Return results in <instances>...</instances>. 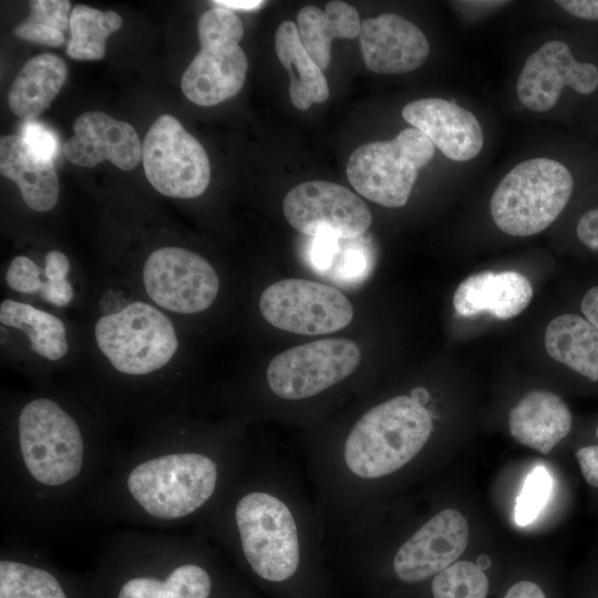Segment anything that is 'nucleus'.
Here are the masks:
<instances>
[{"mask_svg": "<svg viewBox=\"0 0 598 598\" xmlns=\"http://www.w3.org/2000/svg\"><path fill=\"white\" fill-rule=\"evenodd\" d=\"M112 458L58 400L33 398L19 410L1 452L2 513L33 530L56 526L82 504Z\"/></svg>", "mask_w": 598, "mask_h": 598, "instance_id": "1", "label": "nucleus"}, {"mask_svg": "<svg viewBox=\"0 0 598 598\" xmlns=\"http://www.w3.org/2000/svg\"><path fill=\"white\" fill-rule=\"evenodd\" d=\"M220 468L210 454L174 436L113 457L82 504L109 520L171 528L210 503Z\"/></svg>", "mask_w": 598, "mask_h": 598, "instance_id": "2", "label": "nucleus"}, {"mask_svg": "<svg viewBox=\"0 0 598 598\" xmlns=\"http://www.w3.org/2000/svg\"><path fill=\"white\" fill-rule=\"evenodd\" d=\"M184 539L126 530L105 545L95 598H210L213 578Z\"/></svg>", "mask_w": 598, "mask_h": 598, "instance_id": "3", "label": "nucleus"}, {"mask_svg": "<svg viewBox=\"0 0 598 598\" xmlns=\"http://www.w3.org/2000/svg\"><path fill=\"white\" fill-rule=\"evenodd\" d=\"M432 431L424 405L408 395L392 398L355 423L344 444L346 464L362 478L389 475L415 457Z\"/></svg>", "mask_w": 598, "mask_h": 598, "instance_id": "4", "label": "nucleus"}, {"mask_svg": "<svg viewBox=\"0 0 598 598\" xmlns=\"http://www.w3.org/2000/svg\"><path fill=\"white\" fill-rule=\"evenodd\" d=\"M574 181L561 163L536 157L517 164L495 188L491 215L511 236L536 235L550 226L566 207Z\"/></svg>", "mask_w": 598, "mask_h": 598, "instance_id": "5", "label": "nucleus"}, {"mask_svg": "<svg viewBox=\"0 0 598 598\" xmlns=\"http://www.w3.org/2000/svg\"><path fill=\"white\" fill-rule=\"evenodd\" d=\"M200 50L185 70L181 86L194 104L213 106L244 86L248 59L239 45L244 24L231 10L214 7L197 23Z\"/></svg>", "mask_w": 598, "mask_h": 598, "instance_id": "6", "label": "nucleus"}, {"mask_svg": "<svg viewBox=\"0 0 598 598\" xmlns=\"http://www.w3.org/2000/svg\"><path fill=\"white\" fill-rule=\"evenodd\" d=\"M435 146L416 128H405L391 141L355 148L347 163V176L363 197L389 208L406 204L419 171L434 156Z\"/></svg>", "mask_w": 598, "mask_h": 598, "instance_id": "7", "label": "nucleus"}, {"mask_svg": "<svg viewBox=\"0 0 598 598\" xmlns=\"http://www.w3.org/2000/svg\"><path fill=\"white\" fill-rule=\"evenodd\" d=\"M233 516L241 553L256 575L277 582L296 573L298 533L286 504L265 492H248L236 501Z\"/></svg>", "mask_w": 598, "mask_h": 598, "instance_id": "8", "label": "nucleus"}, {"mask_svg": "<svg viewBox=\"0 0 598 598\" xmlns=\"http://www.w3.org/2000/svg\"><path fill=\"white\" fill-rule=\"evenodd\" d=\"M99 349L120 373L151 374L174 357L178 340L169 318L155 307L134 301L101 317L94 328Z\"/></svg>", "mask_w": 598, "mask_h": 598, "instance_id": "9", "label": "nucleus"}, {"mask_svg": "<svg viewBox=\"0 0 598 598\" xmlns=\"http://www.w3.org/2000/svg\"><path fill=\"white\" fill-rule=\"evenodd\" d=\"M142 161L146 178L165 196L195 198L209 185L210 165L205 148L169 114L157 117L147 131Z\"/></svg>", "mask_w": 598, "mask_h": 598, "instance_id": "10", "label": "nucleus"}, {"mask_svg": "<svg viewBox=\"0 0 598 598\" xmlns=\"http://www.w3.org/2000/svg\"><path fill=\"white\" fill-rule=\"evenodd\" d=\"M259 308L271 326L299 334H324L347 327L353 318L348 298L312 280L285 279L267 287Z\"/></svg>", "mask_w": 598, "mask_h": 598, "instance_id": "11", "label": "nucleus"}, {"mask_svg": "<svg viewBox=\"0 0 598 598\" xmlns=\"http://www.w3.org/2000/svg\"><path fill=\"white\" fill-rule=\"evenodd\" d=\"M360 359V349L351 340H318L276 355L268 365L267 382L282 399L310 398L350 375Z\"/></svg>", "mask_w": 598, "mask_h": 598, "instance_id": "12", "label": "nucleus"}, {"mask_svg": "<svg viewBox=\"0 0 598 598\" xmlns=\"http://www.w3.org/2000/svg\"><path fill=\"white\" fill-rule=\"evenodd\" d=\"M143 283L157 306L183 315L208 309L219 289L213 266L200 255L181 247L153 251L143 267Z\"/></svg>", "mask_w": 598, "mask_h": 598, "instance_id": "13", "label": "nucleus"}, {"mask_svg": "<svg viewBox=\"0 0 598 598\" xmlns=\"http://www.w3.org/2000/svg\"><path fill=\"white\" fill-rule=\"evenodd\" d=\"M287 221L299 233L338 239L360 238L372 223L367 204L347 187L326 181L303 182L283 198Z\"/></svg>", "mask_w": 598, "mask_h": 598, "instance_id": "14", "label": "nucleus"}, {"mask_svg": "<svg viewBox=\"0 0 598 598\" xmlns=\"http://www.w3.org/2000/svg\"><path fill=\"white\" fill-rule=\"evenodd\" d=\"M565 86L580 94L595 92L598 87V68L578 62L564 41L550 40L527 58L517 80L516 92L525 107L546 112L555 106Z\"/></svg>", "mask_w": 598, "mask_h": 598, "instance_id": "15", "label": "nucleus"}, {"mask_svg": "<svg viewBox=\"0 0 598 598\" xmlns=\"http://www.w3.org/2000/svg\"><path fill=\"white\" fill-rule=\"evenodd\" d=\"M466 518L447 508L423 524L396 551L393 568L399 579L417 582L456 563L467 547Z\"/></svg>", "mask_w": 598, "mask_h": 598, "instance_id": "16", "label": "nucleus"}, {"mask_svg": "<svg viewBox=\"0 0 598 598\" xmlns=\"http://www.w3.org/2000/svg\"><path fill=\"white\" fill-rule=\"evenodd\" d=\"M73 136L63 145V155L76 166L94 167L109 161L123 171L142 159V144L135 128L100 111L81 114L73 124Z\"/></svg>", "mask_w": 598, "mask_h": 598, "instance_id": "17", "label": "nucleus"}, {"mask_svg": "<svg viewBox=\"0 0 598 598\" xmlns=\"http://www.w3.org/2000/svg\"><path fill=\"white\" fill-rule=\"evenodd\" d=\"M360 45L367 68L379 74H403L420 68L430 53L424 33L395 13L361 23Z\"/></svg>", "mask_w": 598, "mask_h": 598, "instance_id": "18", "label": "nucleus"}, {"mask_svg": "<svg viewBox=\"0 0 598 598\" xmlns=\"http://www.w3.org/2000/svg\"><path fill=\"white\" fill-rule=\"evenodd\" d=\"M402 116L453 161H470L483 148L478 120L454 102L436 97L416 100L402 109Z\"/></svg>", "mask_w": 598, "mask_h": 598, "instance_id": "19", "label": "nucleus"}, {"mask_svg": "<svg viewBox=\"0 0 598 598\" xmlns=\"http://www.w3.org/2000/svg\"><path fill=\"white\" fill-rule=\"evenodd\" d=\"M0 598H95L29 547L4 545L0 554Z\"/></svg>", "mask_w": 598, "mask_h": 598, "instance_id": "20", "label": "nucleus"}, {"mask_svg": "<svg viewBox=\"0 0 598 598\" xmlns=\"http://www.w3.org/2000/svg\"><path fill=\"white\" fill-rule=\"evenodd\" d=\"M532 297V285L524 275L516 271H482L458 285L453 306L462 317L488 312L506 320L523 312Z\"/></svg>", "mask_w": 598, "mask_h": 598, "instance_id": "21", "label": "nucleus"}, {"mask_svg": "<svg viewBox=\"0 0 598 598\" xmlns=\"http://www.w3.org/2000/svg\"><path fill=\"white\" fill-rule=\"evenodd\" d=\"M508 426L518 443L548 454L570 433L573 414L559 395L534 390L511 410Z\"/></svg>", "mask_w": 598, "mask_h": 598, "instance_id": "22", "label": "nucleus"}, {"mask_svg": "<svg viewBox=\"0 0 598 598\" xmlns=\"http://www.w3.org/2000/svg\"><path fill=\"white\" fill-rule=\"evenodd\" d=\"M0 172L18 185L30 209L43 213L56 205L59 179L53 161L37 155L21 136L1 137Z\"/></svg>", "mask_w": 598, "mask_h": 598, "instance_id": "23", "label": "nucleus"}, {"mask_svg": "<svg viewBox=\"0 0 598 598\" xmlns=\"http://www.w3.org/2000/svg\"><path fill=\"white\" fill-rule=\"evenodd\" d=\"M66 75L65 62L55 54L44 53L30 59L10 87V110L23 122L35 120L59 94Z\"/></svg>", "mask_w": 598, "mask_h": 598, "instance_id": "24", "label": "nucleus"}, {"mask_svg": "<svg viewBox=\"0 0 598 598\" xmlns=\"http://www.w3.org/2000/svg\"><path fill=\"white\" fill-rule=\"evenodd\" d=\"M361 23L357 9L339 0L329 1L324 10L316 6L303 7L297 14L300 40L322 71L330 64L332 40L358 37Z\"/></svg>", "mask_w": 598, "mask_h": 598, "instance_id": "25", "label": "nucleus"}, {"mask_svg": "<svg viewBox=\"0 0 598 598\" xmlns=\"http://www.w3.org/2000/svg\"><path fill=\"white\" fill-rule=\"evenodd\" d=\"M275 49L279 61L289 73V97L295 107L306 111L313 103L328 100V81L306 51L295 22L283 21L278 25Z\"/></svg>", "mask_w": 598, "mask_h": 598, "instance_id": "26", "label": "nucleus"}, {"mask_svg": "<svg viewBox=\"0 0 598 598\" xmlns=\"http://www.w3.org/2000/svg\"><path fill=\"white\" fill-rule=\"evenodd\" d=\"M545 348L557 362L598 381V330L586 318L569 313L554 318L545 331Z\"/></svg>", "mask_w": 598, "mask_h": 598, "instance_id": "27", "label": "nucleus"}, {"mask_svg": "<svg viewBox=\"0 0 598 598\" xmlns=\"http://www.w3.org/2000/svg\"><path fill=\"white\" fill-rule=\"evenodd\" d=\"M0 322L23 331L32 351L47 360H60L69 350L64 323L31 305L3 300L0 305Z\"/></svg>", "mask_w": 598, "mask_h": 598, "instance_id": "28", "label": "nucleus"}, {"mask_svg": "<svg viewBox=\"0 0 598 598\" xmlns=\"http://www.w3.org/2000/svg\"><path fill=\"white\" fill-rule=\"evenodd\" d=\"M121 27L122 18L115 11L78 4L70 14L71 38L65 52L74 60H100L105 53L106 38Z\"/></svg>", "mask_w": 598, "mask_h": 598, "instance_id": "29", "label": "nucleus"}, {"mask_svg": "<svg viewBox=\"0 0 598 598\" xmlns=\"http://www.w3.org/2000/svg\"><path fill=\"white\" fill-rule=\"evenodd\" d=\"M431 588L433 598H486L488 579L478 565L460 560L437 574Z\"/></svg>", "mask_w": 598, "mask_h": 598, "instance_id": "30", "label": "nucleus"}, {"mask_svg": "<svg viewBox=\"0 0 598 598\" xmlns=\"http://www.w3.org/2000/svg\"><path fill=\"white\" fill-rule=\"evenodd\" d=\"M551 485V477L543 466L528 474L516 498L514 517L517 525L525 526L537 517L548 501Z\"/></svg>", "mask_w": 598, "mask_h": 598, "instance_id": "31", "label": "nucleus"}, {"mask_svg": "<svg viewBox=\"0 0 598 598\" xmlns=\"http://www.w3.org/2000/svg\"><path fill=\"white\" fill-rule=\"evenodd\" d=\"M354 239H340V248L334 256L328 275L346 282L360 281L370 270L367 248Z\"/></svg>", "mask_w": 598, "mask_h": 598, "instance_id": "32", "label": "nucleus"}, {"mask_svg": "<svg viewBox=\"0 0 598 598\" xmlns=\"http://www.w3.org/2000/svg\"><path fill=\"white\" fill-rule=\"evenodd\" d=\"M6 281L11 289L22 293L40 292L43 286L40 268L27 256L12 259L6 272Z\"/></svg>", "mask_w": 598, "mask_h": 598, "instance_id": "33", "label": "nucleus"}, {"mask_svg": "<svg viewBox=\"0 0 598 598\" xmlns=\"http://www.w3.org/2000/svg\"><path fill=\"white\" fill-rule=\"evenodd\" d=\"M70 8L66 0H33L28 19L63 32L70 23Z\"/></svg>", "mask_w": 598, "mask_h": 598, "instance_id": "34", "label": "nucleus"}, {"mask_svg": "<svg viewBox=\"0 0 598 598\" xmlns=\"http://www.w3.org/2000/svg\"><path fill=\"white\" fill-rule=\"evenodd\" d=\"M20 136L37 155L45 159L53 161L59 154L60 144L54 132L35 120L22 123Z\"/></svg>", "mask_w": 598, "mask_h": 598, "instance_id": "35", "label": "nucleus"}, {"mask_svg": "<svg viewBox=\"0 0 598 598\" xmlns=\"http://www.w3.org/2000/svg\"><path fill=\"white\" fill-rule=\"evenodd\" d=\"M13 33L22 40L48 47H60L65 39L63 32L28 18L14 28Z\"/></svg>", "mask_w": 598, "mask_h": 598, "instance_id": "36", "label": "nucleus"}, {"mask_svg": "<svg viewBox=\"0 0 598 598\" xmlns=\"http://www.w3.org/2000/svg\"><path fill=\"white\" fill-rule=\"evenodd\" d=\"M339 248L340 239L338 238L327 235L313 237L310 260L315 269L319 272L327 274Z\"/></svg>", "mask_w": 598, "mask_h": 598, "instance_id": "37", "label": "nucleus"}, {"mask_svg": "<svg viewBox=\"0 0 598 598\" xmlns=\"http://www.w3.org/2000/svg\"><path fill=\"white\" fill-rule=\"evenodd\" d=\"M596 442L580 446L576 450L575 456L588 486L598 489V423L595 429Z\"/></svg>", "mask_w": 598, "mask_h": 598, "instance_id": "38", "label": "nucleus"}, {"mask_svg": "<svg viewBox=\"0 0 598 598\" xmlns=\"http://www.w3.org/2000/svg\"><path fill=\"white\" fill-rule=\"evenodd\" d=\"M578 239L590 250H598V208L586 212L578 220Z\"/></svg>", "mask_w": 598, "mask_h": 598, "instance_id": "39", "label": "nucleus"}, {"mask_svg": "<svg viewBox=\"0 0 598 598\" xmlns=\"http://www.w3.org/2000/svg\"><path fill=\"white\" fill-rule=\"evenodd\" d=\"M556 3L575 17L598 21V0H558Z\"/></svg>", "mask_w": 598, "mask_h": 598, "instance_id": "40", "label": "nucleus"}, {"mask_svg": "<svg viewBox=\"0 0 598 598\" xmlns=\"http://www.w3.org/2000/svg\"><path fill=\"white\" fill-rule=\"evenodd\" d=\"M504 598H546V596L537 584L523 580L514 584Z\"/></svg>", "mask_w": 598, "mask_h": 598, "instance_id": "41", "label": "nucleus"}, {"mask_svg": "<svg viewBox=\"0 0 598 598\" xmlns=\"http://www.w3.org/2000/svg\"><path fill=\"white\" fill-rule=\"evenodd\" d=\"M585 318L598 330V286L590 288L581 300Z\"/></svg>", "mask_w": 598, "mask_h": 598, "instance_id": "42", "label": "nucleus"}, {"mask_svg": "<svg viewBox=\"0 0 598 598\" xmlns=\"http://www.w3.org/2000/svg\"><path fill=\"white\" fill-rule=\"evenodd\" d=\"M266 2L260 0H215L210 1L213 7L225 8L228 10H255Z\"/></svg>", "mask_w": 598, "mask_h": 598, "instance_id": "43", "label": "nucleus"}, {"mask_svg": "<svg viewBox=\"0 0 598 598\" xmlns=\"http://www.w3.org/2000/svg\"><path fill=\"white\" fill-rule=\"evenodd\" d=\"M414 401H416L417 403L424 405L429 402V399H430V394L429 392L424 389V388H421V386H417L415 389H413L411 391V395H410Z\"/></svg>", "mask_w": 598, "mask_h": 598, "instance_id": "44", "label": "nucleus"}]
</instances>
